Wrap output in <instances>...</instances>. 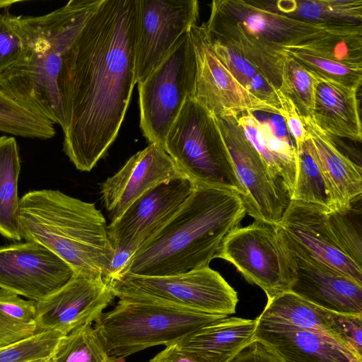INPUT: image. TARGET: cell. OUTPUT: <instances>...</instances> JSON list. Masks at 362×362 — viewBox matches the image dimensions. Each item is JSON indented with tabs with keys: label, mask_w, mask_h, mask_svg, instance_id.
Instances as JSON below:
<instances>
[{
	"label": "cell",
	"mask_w": 362,
	"mask_h": 362,
	"mask_svg": "<svg viewBox=\"0 0 362 362\" xmlns=\"http://www.w3.org/2000/svg\"><path fill=\"white\" fill-rule=\"evenodd\" d=\"M135 0H101L63 57V150L89 172L116 139L136 84Z\"/></svg>",
	"instance_id": "6da1fadb"
},
{
	"label": "cell",
	"mask_w": 362,
	"mask_h": 362,
	"mask_svg": "<svg viewBox=\"0 0 362 362\" xmlns=\"http://www.w3.org/2000/svg\"><path fill=\"white\" fill-rule=\"evenodd\" d=\"M101 0H71L42 16H13L21 42L16 62L0 78V88L33 113L66 129L59 90L63 57Z\"/></svg>",
	"instance_id": "7a4b0ae2"
},
{
	"label": "cell",
	"mask_w": 362,
	"mask_h": 362,
	"mask_svg": "<svg viewBox=\"0 0 362 362\" xmlns=\"http://www.w3.org/2000/svg\"><path fill=\"white\" fill-rule=\"evenodd\" d=\"M245 214L236 191L194 186L165 226L135 252L128 272L168 276L209 267L224 238L240 227Z\"/></svg>",
	"instance_id": "3957f363"
},
{
	"label": "cell",
	"mask_w": 362,
	"mask_h": 362,
	"mask_svg": "<svg viewBox=\"0 0 362 362\" xmlns=\"http://www.w3.org/2000/svg\"><path fill=\"white\" fill-rule=\"evenodd\" d=\"M21 238L42 245L74 274L104 278L114 248L106 220L95 204L59 190H33L19 200Z\"/></svg>",
	"instance_id": "277c9868"
},
{
	"label": "cell",
	"mask_w": 362,
	"mask_h": 362,
	"mask_svg": "<svg viewBox=\"0 0 362 362\" xmlns=\"http://www.w3.org/2000/svg\"><path fill=\"white\" fill-rule=\"evenodd\" d=\"M228 317L159 302L122 298L103 313L93 328L110 362H119L148 347L175 344L204 326Z\"/></svg>",
	"instance_id": "5b68a950"
},
{
	"label": "cell",
	"mask_w": 362,
	"mask_h": 362,
	"mask_svg": "<svg viewBox=\"0 0 362 362\" xmlns=\"http://www.w3.org/2000/svg\"><path fill=\"white\" fill-rule=\"evenodd\" d=\"M164 150L193 187L243 189L213 115L188 98L170 127Z\"/></svg>",
	"instance_id": "8992f818"
},
{
	"label": "cell",
	"mask_w": 362,
	"mask_h": 362,
	"mask_svg": "<svg viewBox=\"0 0 362 362\" xmlns=\"http://www.w3.org/2000/svg\"><path fill=\"white\" fill-rule=\"evenodd\" d=\"M105 282L119 299L148 300L209 314L228 316L238 302L234 288L209 267L168 276L127 272Z\"/></svg>",
	"instance_id": "52a82bcc"
},
{
	"label": "cell",
	"mask_w": 362,
	"mask_h": 362,
	"mask_svg": "<svg viewBox=\"0 0 362 362\" xmlns=\"http://www.w3.org/2000/svg\"><path fill=\"white\" fill-rule=\"evenodd\" d=\"M214 258L224 259L250 283L260 287L268 300L290 291L296 279L293 259L277 224L255 220L224 238Z\"/></svg>",
	"instance_id": "ba28073f"
},
{
	"label": "cell",
	"mask_w": 362,
	"mask_h": 362,
	"mask_svg": "<svg viewBox=\"0 0 362 362\" xmlns=\"http://www.w3.org/2000/svg\"><path fill=\"white\" fill-rule=\"evenodd\" d=\"M195 76V54L188 31L151 74L137 83L140 127L150 144L164 149L165 137L182 107L188 98H194Z\"/></svg>",
	"instance_id": "9c48e42d"
},
{
	"label": "cell",
	"mask_w": 362,
	"mask_h": 362,
	"mask_svg": "<svg viewBox=\"0 0 362 362\" xmlns=\"http://www.w3.org/2000/svg\"><path fill=\"white\" fill-rule=\"evenodd\" d=\"M196 0H135L134 74L144 81L197 24Z\"/></svg>",
	"instance_id": "30bf717a"
},
{
	"label": "cell",
	"mask_w": 362,
	"mask_h": 362,
	"mask_svg": "<svg viewBox=\"0 0 362 362\" xmlns=\"http://www.w3.org/2000/svg\"><path fill=\"white\" fill-rule=\"evenodd\" d=\"M213 117L242 187L246 214L277 224L290 204L289 195L246 137L238 116Z\"/></svg>",
	"instance_id": "8fae6325"
},
{
	"label": "cell",
	"mask_w": 362,
	"mask_h": 362,
	"mask_svg": "<svg viewBox=\"0 0 362 362\" xmlns=\"http://www.w3.org/2000/svg\"><path fill=\"white\" fill-rule=\"evenodd\" d=\"M189 33L196 60L194 98L213 116H238L245 112L280 115V111L243 88L214 53L205 23Z\"/></svg>",
	"instance_id": "7c38bea8"
},
{
	"label": "cell",
	"mask_w": 362,
	"mask_h": 362,
	"mask_svg": "<svg viewBox=\"0 0 362 362\" xmlns=\"http://www.w3.org/2000/svg\"><path fill=\"white\" fill-rule=\"evenodd\" d=\"M74 275L62 259L35 242L0 247V288L34 301L42 300Z\"/></svg>",
	"instance_id": "4fadbf2b"
},
{
	"label": "cell",
	"mask_w": 362,
	"mask_h": 362,
	"mask_svg": "<svg viewBox=\"0 0 362 362\" xmlns=\"http://www.w3.org/2000/svg\"><path fill=\"white\" fill-rule=\"evenodd\" d=\"M187 178L173 180L151 189L107 225L114 247L136 252L153 238L180 209L193 189Z\"/></svg>",
	"instance_id": "5bb4252c"
},
{
	"label": "cell",
	"mask_w": 362,
	"mask_h": 362,
	"mask_svg": "<svg viewBox=\"0 0 362 362\" xmlns=\"http://www.w3.org/2000/svg\"><path fill=\"white\" fill-rule=\"evenodd\" d=\"M115 298L103 277L74 274L60 289L35 301L37 332L58 331L66 335L93 324Z\"/></svg>",
	"instance_id": "9a60e30c"
},
{
	"label": "cell",
	"mask_w": 362,
	"mask_h": 362,
	"mask_svg": "<svg viewBox=\"0 0 362 362\" xmlns=\"http://www.w3.org/2000/svg\"><path fill=\"white\" fill-rule=\"evenodd\" d=\"M256 320L289 325L325 336L362 361V315L334 313L288 291L269 299Z\"/></svg>",
	"instance_id": "2e32d148"
},
{
	"label": "cell",
	"mask_w": 362,
	"mask_h": 362,
	"mask_svg": "<svg viewBox=\"0 0 362 362\" xmlns=\"http://www.w3.org/2000/svg\"><path fill=\"white\" fill-rule=\"evenodd\" d=\"M283 233L296 269L290 291L326 310L362 315V284L315 259Z\"/></svg>",
	"instance_id": "e0dca14e"
},
{
	"label": "cell",
	"mask_w": 362,
	"mask_h": 362,
	"mask_svg": "<svg viewBox=\"0 0 362 362\" xmlns=\"http://www.w3.org/2000/svg\"><path fill=\"white\" fill-rule=\"evenodd\" d=\"M180 178L186 177L171 157L160 146L150 144L102 184V200L111 221L151 189Z\"/></svg>",
	"instance_id": "ac0fdd59"
},
{
	"label": "cell",
	"mask_w": 362,
	"mask_h": 362,
	"mask_svg": "<svg viewBox=\"0 0 362 362\" xmlns=\"http://www.w3.org/2000/svg\"><path fill=\"white\" fill-rule=\"evenodd\" d=\"M211 13L238 25L280 53L283 48L300 45L331 28L270 11L252 0H214L211 4Z\"/></svg>",
	"instance_id": "d6986e66"
},
{
	"label": "cell",
	"mask_w": 362,
	"mask_h": 362,
	"mask_svg": "<svg viewBox=\"0 0 362 362\" xmlns=\"http://www.w3.org/2000/svg\"><path fill=\"white\" fill-rule=\"evenodd\" d=\"M328 212L317 205L291 200L277 225L315 259L362 284V267L339 248L329 226Z\"/></svg>",
	"instance_id": "ffe728a7"
},
{
	"label": "cell",
	"mask_w": 362,
	"mask_h": 362,
	"mask_svg": "<svg viewBox=\"0 0 362 362\" xmlns=\"http://www.w3.org/2000/svg\"><path fill=\"white\" fill-rule=\"evenodd\" d=\"M307 146L318 164L326 182L333 212L344 213L361 199L362 169L344 154L332 137L317 127L312 117H301Z\"/></svg>",
	"instance_id": "44dd1931"
},
{
	"label": "cell",
	"mask_w": 362,
	"mask_h": 362,
	"mask_svg": "<svg viewBox=\"0 0 362 362\" xmlns=\"http://www.w3.org/2000/svg\"><path fill=\"white\" fill-rule=\"evenodd\" d=\"M254 339L281 362H362L337 341L289 325L257 321Z\"/></svg>",
	"instance_id": "7402d4cb"
},
{
	"label": "cell",
	"mask_w": 362,
	"mask_h": 362,
	"mask_svg": "<svg viewBox=\"0 0 362 362\" xmlns=\"http://www.w3.org/2000/svg\"><path fill=\"white\" fill-rule=\"evenodd\" d=\"M311 74L314 78L313 121L331 136L361 142L358 90Z\"/></svg>",
	"instance_id": "603a6c76"
},
{
	"label": "cell",
	"mask_w": 362,
	"mask_h": 362,
	"mask_svg": "<svg viewBox=\"0 0 362 362\" xmlns=\"http://www.w3.org/2000/svg\"><path fill=\"white\" fill-rule=\"evenodd\" d=\"M244 133L272 175L291 197L297 170V149L290 136L277 133L272 125L245 112L237 117Z\"/></svg>",
	"instance_id": "cb8c5ba5"
},
{
	"label": "cell",
	"mask_w": 362,
	"mask_h": 362,
	"mask_svg": "<svg viewBox=\"0 0 362 362\" xmlns=\"http://www.w3.org/2000/svg\"><path fill=\"white\" fill-rule=\"evenodd\" d=\"M256 320L226 317L211 322L175 344L194 350L209 362H228L254 339Z\"/></svg>",
	"instance_id": "d4e9b609"
},
{
	"label": "cell",
	"mask_w": 362,
	"mask_h": 362,
	"mask_svg": "<svg viewBox=\"0 0 362 362\" xmlns=\"http://www.w3.org/2000/svg\"><path fill=\"white\" fill-rule=\"evenodd\" d=\"M209 37L237 49L250 62L277 91L281 86L285 56L264 45L238 25L213 13L205 23Z\"/></svg>",
	"instance_id": "484cf974"
},
{
	"label": "cell",
	"mask_w": 362,
	"mask_h": 362,
	"mask_svg": "<svg viewBox=\"0 0 362 362\" xmlns=\"http://www.w3.org/2000/svg\"><path fill=\"white\" fill-rule=\"evenodd\" d=\"M255 1L270 11L315 25L327 27L362 25V0Z\"/></svg>",
	"instance_id": "4316f807"
},
{
	"label": "cell",
	"mask_w": 362,
	"mask_h": 362,
	"mask_svg": "<svg viewBox=\"0 0 362 362\" xmlns=\"http://www.w3.org/2000/svg\"><path fill=\"white\" fill-rule=\"evenodd\" d=\"M21 160L13 136H0V235L21 240L18 180Z\"/></svg>",
	"instance_id": "83f0119b"
},
{
	"label": "cell",
	"mask_w": 362,
	"mask_h": 362,
	"mask_svg": "<svg viewBox=\"0 0 362 362\" xmlns=\"http://www.w3.org/2000/svg\"><path fill=\"white\" fill-rule=\"evenodd\" d=\"M297 47L343 64L362 67V25L329 28Z\"/></svg>",
	"instance_id": "f1b7e54d"
},
{
	"label": "cell",
	"mask_w": 362,
	"mask_h": 362,
	"mask_svg": "<svg viewBox=\"0 0 362 362\" xmlns=\"http://www.w3.org/2000/svg\"><path fill=\"white\" fill-rule=\"evenodd\" d=\"M210 40L214 53L235 81L250 93L279 110L281 114L280 93L270 85L263 74L237 49L211 37Z\"/></svg>",
	"instance_id": "f546056e"
},
{
	"label": "cell",
	"mask_w": 362,
	"mask_h": 362,
	"mask_svg": "<svg viewBox=\"0 0 362 362\" xmlns=\"http://www.w3.org/2000/svg\"><path fill=\"white\" fill-rule=\"evenodd\" d=\"M37 334L35 301L0 288V349Z\"/></svg>",
	"instance_id": "4dcf8cb0"
},
{
	"label": "cell",
	"mask_w": 362,
	"mask_h": 362,
	"mask_svg": "<svg viewBox=\"0 0 362 362\" xmlns=\"http://www.w3.org/2000/svg\"><path fill=\"white\" fill-rule=\"evenodd\" d=\"M297 170L291 200L317 205L333 212L324 176L305 141L297 150Z\"/></svg>",
	"instance_id": "1f68e13d"
},
{
	"label": "cell",
	"mask_w": 362,
	"mask_h": 362,
	"mask_svg": "<svg viewBox=\"0 0 362 362\" xmlns=\"http://www.w3.org/2000/svg\"><path fill=\"white\" fill-rule=\"evenodd\" d=\"M54 124L26 109L0 88V132L25 138L48 139L56 134Z\"/></svg>",
	"instance_id": "d6a6232c"
},
{
	"label": "cell",
	"mask_w": 362,
	"mask_h": 362,
	"mask_svg": "<svg viewBox=\"0 0 362 362\" xmlns=\"http://www.w3.org/2000/svg\"><path fill=\"white\" fill-rule=\"evenodd\" d=\"M52 362H110L92 324L64 335L57 344Z\"/></svg>",
	"instance_id": "836d02e7"
},
{
	"label": "cell",
	"mask_w": 362,
	"mask_h": 362,
	"mask_svg": "<svg viewBox=\"0 0 362 362\" xmlns=\"http://www.w3.org/2000/svg\"><path fill=\"white\" fill-rule=\"evenodd\" d=\"M282 53L319 77L356 90L361 84L362 67L343 64L297 47L283 48Z\"/></svg>",
	"instance_id": "e575fe53"
},
{
	"label": "cell",
	"mask_w": 362,
	"mask_h": 362,
	"mask_svg": "<svg viewBox=\"0 0 362 362\" xmlns=\"http://www.w3.org/2000/svg\"><path fill=\"white\" fill-rule=\"evenodd\" d=\"M279 91L291 100L300 117H312L314 107L313 76L296 60L287 56H285L284 61L281 86Z\"/></svg>",
	"instance_id": "d590c367"
},
{
	"label": "cell",
	"mask_w": 362,
	"mask_h": 362,
	"mask_svg": "<svg viewBox=\"0 0 362 362\" xmlns=\"http://www.w3.org/2000/svg\"><path fill=\"white\" fill-rule=\"evenodd\" d=\"M64 336L58 331H46L0 349V362H28L51 357Z\"/></svg>",
	"instance_id": "8d00e7d4"
},
{
	"label": "cell",
	"mask_w": 362,
	"mask_h": 362,
	"mask_svg": "<svg viewBox=\"0 0 362 362\" xmlns=\"http://www.w3.org/2000/svg\"><path fill=\"white\" fill-rule=\"evenodd\" d=\"M347 212H328L331 231L341 250L358 266L362 267V239L361 227Z\"/></svg>",
	"instance_id": "74e56055"
},
{
	"label": "cell",
	"mask_w": 362,
	"mask_h": 362,
	"mask_svg": "<svg viewBox=\"0 0 362 362\" xmlns=\"http://www.w3.org/2000/svg\"><path fill=\"white\" fill-rule=\"evenodd\" d=\"M8 11L0 13V78L18 59L21 42Z\"/></svg>",
	"instance_id": "f35d334b"
},
{
	"label": "cell",
	"mask_w": 362,
	"mask_h": 362,
	"mask_svg": "<svg viewBox=\"0 0 362 362\" xmlns=\"http://www.w3.org/2000/svg\"><path fill=\"white\" fill-rule=\"evenodd\" d=\"M280 95V116L283 118L288 134L294 141L298 150L305 142L307 138V133L301 118L291 100L281 93Z\"/></svg>",
	"instance_id": "ab89813d"
},
{
	"label": "cell",
	"mask_w": 362,
	"mask_h": 362,
	"mask_svg": "<svg viewBox=\"0 0 362 362\" xmlns=\"http://www.w3.org/2000/svg\"><path fill=\"white\" fill-rule=\"evenodd\" d=\"M228 362H281L263 343L254 339L243 346Z\"/></svg>",
	"instance_id": "60d3db41"
},
{
	"label": "cell",
	"mask_w": 362,
	"mask_h": 362,
	"mask_svg": "<svg viewBox=\"0 0 362 362\" xmlns=\"http://www.w3.org/2000/svg\"><path fill=\"white\" fill-rule=\"evenodd\" d=\"M148 362H209L197 351L173 344L153 356Z\"/></svg>",
	"instance_id": "b9f144b4"
},
{
	"label": "cell",
	"mask_w": 362,
	"mask_h": 362,
	"mask_svg": "<svg viewBox=\"0 0 362 362\" xmlns=\"http://www.w3.org/2000/svg\"><path fill=\"white\" fill-rule=\"evenodd\" d=\"M134 251L123 247H114L107 274L103 279L108 280L120 274L128 272Z\"/></svg>",
	"instance_id": "7bdbcfd3"
},
{
	"label": "cell",
	"mask_w": 362,
	"mask_h": 362,
	"mask_svg": "<svg viewBox=\"0 0 362 362\" xmlns=\"http://www.w3.org/2000/svg\"><path fill=\"white\" fill-rule=\"evenodd\" d=\"M18 1H0V8H6L11 6L13 4H15Z\"/></svg>",
	"instance_id": "ee69618b"
},
{
	"label": "cell",
	"mask_w": 362,
	"mask_h": 362,
	"mask_svg": "<svg viewBox=\"0 0 362 362\" xmlns=\"http://www.w3.org/2000/svg\"><path fill=\"white\" fill-rule=\"evenodd\" d=\"M28 362H52L51 357L37 359Z\"/></svg>",
	"instance_id": "f6af8a7d"
}]
</instances>
